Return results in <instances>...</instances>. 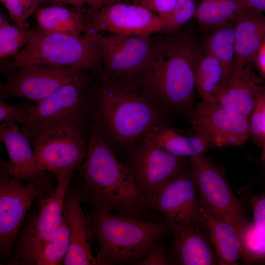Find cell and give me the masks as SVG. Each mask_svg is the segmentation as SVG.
I'll use <instances>...</instances> for the list:
<instances>
[{
	"mask_svg": "<svg viewBox=\"0 0 265 265\" xmlns=\"http://www.w3.org/2000/svg\"><path fill=\"white\" fill-rule=\"evenodd\" d=\"M168 113L136 80L98 79L90 125L115 154L127 155Z\"/></svg>",
	"mask_w": 265,
	"mask_h": 265,
	"instance_id": "cell-1",
	"label": "cell"
},
{
	"mask_svg": "<svg viewBox=\"0 0 265 265\" xmlns=\"http://www.w3.org/2000/svg\"><path fill=\"white\" fill-rule=\"evenodd\" d=\"M154 37L149 58L135 80L169 113L189 118L196 105V73L204 52L202 43L184 26Z\"/></svg>",
	"mask_w": 265,
	"mask_h": 265,
	"instance_id": "cell-2",
	"label": "cell"
},
{
	"mask_svg": "<svg viewBox=\"0 0 265 265\" xmlns=\"http://www.w3.org/2000/svg\"><path fill=\"white\" fill-rule=\"evenodd\" d=\"M80 170L81 184L74 189L92 207L137 219L148 208L128 167L92 128Z\"/></svg>",
	"mask_w": 265,
	"mask_h": 265,
	"instance_id": "cell-3",
	"label": "cell"
},
{
	"mask_svg": "<svg viewBox=\"0 0 265 265\" xmlns=\"http://www.w3.org/2000/svg\"><path fill=\"white\" fill-rule=\"evenodd\" d=\"M86 214L98 243L96 257L98 265L138 261L170 232L166 220L159 222L140 220L94 207Z\"/></svg>",
	"mask_w": 265,
	"mask_h": 265,
	"instance_id": "cell-4",
	"label": "cell"
},
{
	"mask_svg": "<svg viewBox=\"0 0 265 265\" xmlns=\"http://www.w3.org/2000/svg\"><path fill=\"white\" fill-rule=\"evenodd\" d=\"M97 35L44 33L32 29L25 47L11 59L1 64L0 72L8 76L19 67L40 65L75 68L100 79L103 64Z\"/></svg>",
	"mask_w": 265,
	"mask_h": 265,
	"instance_id": "cell-5",
	"label": "cell"
},
{
	"mask_svg": "<svg viewBox=\"0 0 265 265\" xmlns=\"http://www.w3.org/2000/svg\"><path fill=\"white\" fill-rule=\"evenodd\" d=\"M98 79L91 73L34 104L27 103L18 124L29 137L35 132L64 123L91 127L90 115Z\"/></svg>",
	"mask_w": 265,
	"mask_h": 265,
	"instance_id": "cell-6",
	"label": "cell"
},
{
	"mask_svg": "<svg viewBox=\"0 0 265 265\" xmlns=\"http://www.w3.org/2000/svg\"><path fill=\"white\" fill-rule=\"evenodd\" d=\"M90 129L64 123L35 132L29 139L41 167L57 181L72 177L85 157Z\"/></svg>",
	"mask_w": 265,
	"mask_h": 265,
	"instance_id": "cell-7",
	"label": "cell"
},
{
	"mask_svg": "<svg viewBox=\"0 0 265 265\" xmlns=\"http://www.w3.org/2000/svg\"><path fill=\"white\" fill-rule=\"evenodd\" d=\"M72 177L57 181L55 189L39 199L36 212H29L15 240L10 265H28L51 240L60 225L64 199Z\"/></svg>",
	"mask_w": 265,
	"mask_h": 265,
	"instance_id": "cell-8",
	"label": "cell"
},
{
	"mask_svg": "<svg viewBox=\"0 0 265 265\" xmlns=\"http://www.w3.org/2000/svg\"><path fill=\"white\" fill-rule=\"evenodd\" d=\"M196 183L200 207L216 213L230 222L238 232L247 220L245 199L238 198L226 178V168L212 156L190 158Z\"/></svg>",
	"mask_w": 265,
	"mask_h": 265,
	"instance_id": "cell-9",
	"label": "cell"
},
{
	"mask_svg": "<svg viewBox=\"0 0 265 265\" xmlns=\"http://www.w3.org/2000/svg\"><path fill=\"white\" fill-rule=\"evenodd\" d=\"M0 160V255L9 263L16 237L34 202L48 194L41 187L22 181L8 172Z\"/></svg>",
	"mask_w": 265,
	"mask_h": 265,
	"instance_id": "cell-10",
	"label": "cell"
},
{
	"mask_svg": "<svg viewBox=\"0 0 265 265\" xmlns=\"http://www.w3.org/2000/svg\"><path fill=\"white\" fill-rule=\"evenodd\" d=\"M127 156L125 164L148 207L160 186L177 175L186 164L184 158L171 154L147 136Z\"/></svg>",
	"mask_w": 265,
	"mask_h": 265,
	"instance_id": "cell-11",
	"label": "cell"
},
{
	"mask_svg": "<svg viewBox=\"0 0 265 265\" xmlns=\"http://www.w3.org/2000/svg\"><path fill=\"white\" fill-rule=\"evenodd\" d=\"M188 119L210 148L239 146L250 139L249 118L216 102L201 100Z\"/></svg>",
	"mask_w": 265,
	"mask_h": 265,
	"instance_id": "cell-12",
	"label": "cell"
},
{
	"mask_svg": "<svg viewBox=\"0 0 265 265\" xmlns=\"http://www.w3.org/2000/svg\"><path fill=\"white\" fill-rule=\"evenodd\" d=\"M88 32L151 36L164 34L165 21L157 13L130 2H118L87 10Z\"/></svg>",
	"mask_w": 265,
	"mask_h": 265,
	"instance_id": "cell-13",
	"label": "cell"
},
{
	"mask_svg": "<svg viewBox=\"0 0 265 265\" xmlns=\"http://www.w3.org/2000/svg\"><path fill=\"white\" fill-rule=\"evenodd\" d=\"M154 36L98 33L103 64V74L99 79L135 80L149 58Z\"/></svg>",
	"mask_w": 265,
	"mask_h": 265,
	"instance_id": "cell-14",
	"label": "cell"
},
{
	"mask_svg": "<svg viewBox=\"0 0 265 265\" xmlns=\"http://www.w3.org/2000/svg\"><path fill=\"white\" fill-rule=\"evenodd\" d=\"M87 73L69 67L24 66L7 76L6 81L0 85V101L21 97L37 103Z\"/></svg>",
	"mask_w": 265,
	"mask_h": 265,
	"instance_id": "cell-15",
	"label": "cell"
},
{
	"mask_svg": "<svg viewBox=\"0 0 265 265\" xmlns=\"http://www.w3.org/2000/svg\"><path fill=\"white\" fill-rule=\"evenodd\" d=\"M148 207L162 213L170 229L188 228L200 222L197 188L190 166L162 184Z\"/></svg>",
	"mask_w": 265,
	"mask_h": 265,
	"instance_id": "cell-16",
	"label": "cell"
},
{
	"mask_svg": "<svg viewBox=\"0 0 265 265\" xmlns=\"http://www.w3.org/2000/svg\"><path fill=\"white\" fill-rule=\"evenodd\" d=\"M0 141L8 153L9 160L5 163L8 173L22 181L41 187L48 193L51 190L52 174L41 167L30 139L20 125L1 122Z\"/></svg>",
	"mask_w": 265,
	"mask_h": 265,
	"instance_id": "cell-17",
	"label": "cell"
},
{
	"mask_svg": "<svg viewBox=\"0 0 265 265\" xmlns=\"http://www.w3.org/2000/svg\"><path fill=\"white\" fill-rule=\"evenodd\" d=\"M81 201L74 188L69 186L63 208L69 238L64 265H98L92 250L93 232L89 219L81 207Z\"/></svg>",
	"mask_w": 265,
	"mask_h": 265,
	"instance_id": "cell-18",
	"label": "cell"
},
{
	"mask_svg": "<svg viewBox=\"0 0 265 265\" xmlns=\"http://www.w3.org/2000/svg\"><path fill=\"white\" fill-rule=\"evenodd\" d=\"M174 263L182 265H218L209 233L201 221L191 227L170 229Z\"/></svg>",
	"mask_w": 265,
	"mask_h": 265,
	"instance_id": "cell-19",
	"label": "cell"
},
{
	"mask_svg": "<svg viewBox=\"0 0 265 265\" xmlns=\"http://www.w3.org/2000/svg\"><path fill=\"white\" fill-rule=\"evenodd\" d=\"M235 65L251 64L265 42V14L249 8L235 19Z\"/></svg>",
	"mask_w": 265,
	"mask_h": 265,
	"instance_id": "cell-20",
	"label": "cell"
},
{
	"mask_svg": "<svg viewBox=\"0 0 265 265\" xmlns=\"http://www.w3.org/2000/svg\"><path fill=\"white\" fill-rule=\"evenodd\" d=\"M261 85L251 64L242 67L235 65L216 103L249 118L255 106Z\"/></svg>",
	"mask_w": 265,
	"mask_h": 265,
	"instance_id": "cell-21",
	"label": "cell"
},
{
	"mask_svg": "<svg viewBox=\"0 0 265 265\" xmlns=\"http://www.w3.org/2000/svg\"><path fill=\"white\" fill-rule=\"evenodd\" d=\"M199 216L214 247L218 265H235L242 255L240 238L236 228L221 216L200 207Z\"/></svg>",
	"mask_w": 265,
	"mask_h": 265,
	"instance_id": "cell-22",
	"label": "cell"
},
{
	"mask_svg": "<svg viewBox=\"0 0 265 265\" xmlns=\"http://www.w3.org/2000/svg\"><path fill=\"white\" fill-rule=\"evenodd\" d=\"M37 31L80 35L89 33L87 10L61 5L40 8L35 11Z\"/></svg>",
	"mask_w": 265,
	"mask_h": 265,
	"instance_id": "cell-23",
	"label": "cell"
},
{
	"mask_svg": "<svg viewBox=\"0 0 265 265\" xmlns=\"http://www.w3.org/2000/svg\"><path fill=\"white\" fill-rule=\"evenodd\" d=\"M146 136L161 148L181 158L201 157L210 148L206 140L200 136L193 132L185 133L167 123L155 126Z\"/></svg>",
	"mask_w": 265,
	"mask_h": 265,
	"instance_id": "cell-24",
	"label": "cell"
},
{
	"mask_svg": "<svg viewBox=\"0 0 265 265\" xmlns=\"http://www.w3.org/2000/svg\"><path fill=\"white\" fill-rule=\"evenodd\" d=\"M234 68L204 51L196 73V90L201 100L217 102Z\"/></svg>",
	"mask_w": 265,
	"mask_h": 265,
	"instance_id": "cell-25",
	"label": "cell"
},
{
	"mask_svg": "<svg viewBox=\"0 0 265 265\" xmlns=\"http://www.w3.org/2000/svg\"><path fill=\"white\" fill-rule=\"evenodd\" d=\"M249 8L246 0H200L195 18L199 30L207 33Z\"/></svg>",
	"mask_w": 265,
	"mask_h": 265,
	"instance_id": "cell-26",
	"label": "cell"
},
{
	"mask_svg": "<svg viewBox=\"0 0 265 265\" xmlns=\"http://www.w3.org/2000/svg\"><path fill=\"white\" fill-rule=\"evenodd\" d=\"M202 42L205 52L228 66H235L236 37L235 20L224 23L207 32Z\"/></svg>",
	"mask_w": 265,
	"mask_h": 265,
	"instance_id": "cell-27",
	"label": "cell"
},
{
	"mask_svg": "<svg viewBox=\"0 0 265 265\" xmlns=\"http://www.w3.org/2000/svg\"><path fill=\"white\" fill-rule=\"evenodd\" d=\"M242 255L245 265L265 264V229L257 227L247 220L239 228Z\"/></svg>",
	"mask_w": 265,
	"mask_h": 265,
	"instance_id": "cell-28",
	"label": "cell"
},
{
	"mask_svg": "<svg viewBox=\"0 0 265 265\" xmlns=\"http://www.w3.org/2000/svg\"><path fill=\"white\" fill-rule=\"evenodd\" d=\"M32 29L27 24L11 25L0 10V58L15 56L26 44Z\"/></svg>",
	"mask_w": 265,
	"mask_h": 265,
	"instance_id": "cell-29",
	"label": "cell"
},
{
	"mask_svg": "<svg viewBox=\"0 0 265 265\" xmlns=\"http://www.w3.org/2000/svg\"><path fill=\"white\" fill-rule=\"evenodd\" d=\"M69 231L63 214L62 220L51 240L30 261L28 265H63L69 246Z\"/></svg>",
	"mask_w": 265,
	"mask_h": 265,
	"instance_id": "cell-30",
	"label": "cell"
},
{
	"mask_svg": "<svg viewBox=\"0 0 265 265\" xmlns=\"http://www.w3.org/2000/svg\"><path fill=\"white\" fill-rule=\"evenodd\" d=\"M200 0H177L172 11L165 18L164 34L175 32L195 17Z\"/></svg>",
	"mask_w": 265,
	"mask_h": 265,
	"instance_id": "cell-31",
	"label": "cell"
},
{
	"mask_svg": "<svg viewBox=\"0 0 265 265\" xmlns=\"http://www.w3.org/2000/svg\"><path fill=\"white\" fill-rule=\"evenodd\" d=\"M43 0H6L4 5L10 18L17 25L26 23L28 18L35 11Z\"/></svg>",
	"mask_w": 265,
	"mask_h": 265,
	"instance_id": "cell-32",
	"label": "cell"
},
{
	"mask_svg": "<svg viewBox=\"0 0 265 265\" xmlns=\"http://www.w3.org/2000/svg\"><path fill=\"white\" fill-rule=\"evenodd\" d=\"M250 139L256 145L262 147L265 139V125L261 104L257 100L249 116Z\"/></svg>",
	"mask_w": 265,
	"mask_h": 265,
	"instance_id": "cell-33",
	"label": "cell"
},
{
	"mask_svg": "<svg viewBox=\"0 0 265 265\" xmlns=\"http://www.w3.org/2000/svg\"><path fill=\"white\" fill-rule=\"evenodd\" d=\"M245 197L251 207L254 224L265 229V192L253 194L246 192Z\"/></svg>",
	"mask_w": 265,
	"mask_h": 265,
	"instance_id": "cell-34",
	"label": "cell"
},
{
	"mask_svg": "<svg viewBox=\"0 0 265 265\" xmlns=\"http://www.w3.org/2000/svg\"><path fill=\"white\" fill-rule=\"evenodd\" d=\"M131 2L142 6L158 14L164 20L173 10L177 0H131Z\"/></svg>",
	"mask_w": 265,
	"mask_h": 265,
	"instance_id": "cell-35",
	"label": "cell"
},
{
	"mask_svg": "<svg viewBox=\"0 0 265 265\" xmlns=\"http://www.w3.org/2000/svg\"><path fill=\"white\" fill-rule=\"evenodd\" d=\"M26 104H7L0 101V122L18 124L24 114Z\"/></svg>",
	"mask_w": 265,
	"mask_h": 265,
	"instance_id": "cell-36",
	"label": "cell"
},
{
	"mask_svg": "<svg viewBox=\"0 0 265 265\" xmlns=\"http://www.w3.org/2000/svg\"><path fill=\"white\" fill-rule=\"evenodd\" d=\"M140 265H166L170 264L163 245L159 242L155 244L144 259L138 264Z\"/></svg>",
	"mask_w": 265,
	"mask_h": 265,
	"instance_id": "cell-37",
	"label": "cell"
},
{
	"mask_svg": "<svg viewBox=\"0 0 265 265\" xmlns=\"http://www.w3.org/2000/svg\"><path fill=\"white\" fill-rule=\"evenodd\" d=\"M54 5L68 4L77 8L83 9L88 0H45Z\"/></svg>",
	"mask_w": 265,
	"mask_h": 265,
	"instance_id": "cell-38",
	"label": "cell"
},
{
	"mask_svg": "<svg viewBox=\"0 0 265 265\" xmlns=\"http://www.w3.org/2000/svg\"><path fill=\"white\" fill-rule=\"evenodd\" d=\"M131 0H88L89 9L96 10L102 7L118 2H130Z\"/></svg>",
	"mask_w": 265,
	"mask_h": 265,
	"instance_id": "cell-39",
	"label": "cell"
},
{
	"mask_svg": "<svg viewBox=\"0 0 265 265\" xmlns=\"http://www.w3.org/2000/svg\"><path fill=\"white\" fill-rule=\"evenodd\" d=\"M256 59L260 69L265 75V42L259 50Z\"/></svg>",
	"mask_w": 265,
	"mask_h": 265,
	"instance_id": "cell-40",
	"label": "cell"
},
{
	"mask_svg": "<svg viewBox=\"0 0 265 265\" xmlns=\"http://www.w3.org/2000/svg\"><path fill=\"white\" fill-rule=\"evenodd\" d=\"M249 6L265 14V0H246Z\"/></svg>",
	"mask_w": 265,
	"mask_h": 265,
	"instance_id": "cell-41",
	"label": "cell"
},
{
	"mask_svg": "<svg viewBox=\"0 0 265 265\" xmlns=\"http://www.w3.org/2000/svg\"><path fill=\"white\" fill-rule=\"evenodd\" d=\"M257 100L261 104L265 125V86L262 84L259 87L258 91Z\"/></svg>",
	"mask_w": 265,
	"mask_h": 265,
	"instance_id": "cell-42",
	"label": "cell"
},
{
	"mask_svg": "<svg viewBox=\"0 0 265 265\" xmlns=\"http://www.w3.org/2000/svg\"><path fill=\"white\" fill-rule=\"evenodd\" d=\"M263 150L260 157L257 159L256 161L261 166L263 172H265V139L262 146Z\"/></svg>",
	"mask_w": 265,
	"mask_h": 265,
	"instance_id": "cell-43",
	"label": "cell"
},
{
	"mask_svg": "<svg viewBox=\"0 0 265 265\" xmlns=\"http://www.w3.org/2000/svg\"><path fill=\"white\" fill-rule=\"evenodd\" d=\"M263 174H264V176H263L264 181L265 184V172H264Z\"/></svg>",
	"mask_w": 265,
	"mask_h": 265,
	"instance_id": "cell-44",
	"label": "cell"
},
{
	"mask_svg": "<svg viewBox=\"0 0 265 265\" xmlns=\"http://www.w3.org/2000/svg\"><path fill=\"white\" fill-rule=\"evenodd\" d=\"M1 2H2L3 4L5 2L6 0H0Z\"/></svg>",
	"mask_w": 265,
	"mask_h": 265,
	"instance_id": "cell-45",
	"label": "cell"
},
{
	"mask_svg": "<svg viewBox=\"0 0 265 265\" xmlns=\"http://www.w3.org/2000/svg\"></svg>",
	"mask_w": 265,
	"mask_h": 265,
	"instance_id": "cell-46",
	"label": "cell"
}]
</instances>
